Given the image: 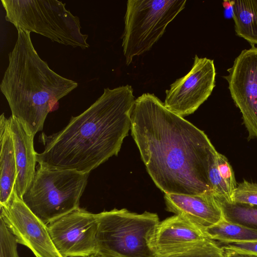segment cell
<instances>
[{"label":"cell","mask_w":257,"mask_h":257,"mask_svg":"<svg viewBox=\"0 0 257 257\" xmlns=\"http://www.w3.org/2000/svg\"><path fill=\"white\" fill-rule=\"evenodd\" d=\"M131 132L147 172L165 194H212L209 171L218 152L204 132L154 94L138 97Z\"/></svg>","instance_id":"6da1fadb"},{"label":"cell","mask_w":257,"mask_h":257,"mask_svg":"<svg viewBox=\"0 0 257 257\" xmlns=\"http://www.w3.org/2000/svg\"><path fill=\"white\" fill-rule=\"evenodd\" d=\"M130 85L104 88L102 94L61 131L40 137L44 146L37 153L42 166L89 173L117 156L131 129L135 101Z\"/></svg>","instance_id":"7a4b0ae2"},{"label":"cell","mask_w":257,"mask_h":257,"mask_svg":"<svg viewBox=\"0 0 257 257\" xmlns=\"http://www.w3.org/2000/svg\"><path fill=\"white\" fill-rule=\"evenodd\" d=\"M17 30L0 88L12 115L34 137L43 130L47 115L57 108L58 101L76 88L78 83L57 74L40 58L30 32Z\"/></svg>","instance_id":"3957f363"},{"label":"cell","mask_w":257,"mask_h":257,"mask_svg":"<svg viewBox=\"0 0 257 257\" xmlns=\"http://www.w3.org/2000/svg\"><path fill=\"white\" fill-rule=\"evenodd\" d=\"M6 20L17 28L34 32L73 48L89 47L79 18L57 0H2Z\"/></svg>","instance_id":"277c9868"},{"label":"cell","mask_w":257,"mask_h":257,"mask_svg":"<svg viewBox=\"0 0 257 257\" xmlns=\"http://www.w3.org/2000/svg\"><path fill=\"white\" fill-rule=\"evenodd\" d=\"M89 173L47 168L38 165L22 199L46 224L79 208Z\"/></svg>","instance_id":"5b68a950"},{"label":"cell","mask_w":257,"mask_h":257,"mask_svg":"<svg viewBox=\"0 0 257 257\" xmlns=\"http://www.w3.org/2000/svg\"><path fill=\"white\" fill-rule=\"evenodd\" d=\"M97 252L114 257H155L149 237L160 222L158 215L113 209L97 214Z\"/></svg>","instance_id":"8992f818"},{"label":"cell","mask_w":257,"mask_h":257,"mask_svg":"<svg viewBox=\"0 0 257 257\" xmlns=\"http://www.w3.org/2000/svg\"><path fill=\"white\" fill-rule=\"evenodd\" d=\"M186 3V0L127 1L122 36L127 65L135 56L150 50Z\"/></svg>","instance_id":"52a82bcc"},{"label":"cell","mask_w":257,"mask_h":257,"mask_svg":"<svg viewBox=\"0 0 257 257\" xmlns=\"http://www.w3.org/2000/svg\"><path fill=\"white\" fill-rule=\"evenodd\" d=\"M215 76L214 61L196 55L191 70L166 90L165 106L182 117L193 113L211 94Z\"/></svg>","instance_id":"ba28073f"},{"label":"cell","mask_w":257,"mask_h":257,"mask_svg":"<svg viewBox=\"0 0 257 257\" xmlns=\"http://www.w3.org/2000/svg\"><path fill=\"white\" fill-rule=\"evenodd\" d=\"M47 227L63 257H88L97 252V214L79 207L49 223Z\"/></svg>","instance_id":"9c48e42d"},{"label":"cell","mask_w":257,"mask_h":257,"mask_svg":"<svg viewBox=\"0 0 257 257\" xmlns=\"http://www.w3.org/2000/svg\"><path fill=\"white\" fill-rule=\"evenodd\" d=\"M251 46L241 51L224 76L241 113L249 139H257V47Z\"/></svg>","instance_id":"30bf717a"},{"label":"cell","mask_w":257,"mask_h":257,"mask_svg":"<svg viewBox=\"0 0 257 257\" xmlns=\"http://www.w3.org/2000/svg\"><path fill=\"white\" fill-rule=\"evenodd\" d=\"M0 208V218L18 243L27 246L36 257H63L55 246L47 225L32 213L14 189L7 204Z\"/></svg>","instance_id":"8fae6325"},{"label":"cell","mask_w":257,"mask_h":257,"mask_svg":"<svg viewBox=\"0 0 257 257\" xmlns=\"http://www.w3.org/2000/svg\"><path fill=\"white\" fill-rule=\"evenodd\" d=\"M204 229L181 215L160 221L150 234L148 243L155 256L172 252L205 240Z\"/></svg>","instance_id":"7c38bea8"},{"label":"cell","mask_w":257,"mask_h":257,"mask_svg":"<svg viewBox=\"0 0 257 257\" xmlns=\"http://www.w3.org/2000/svg\"><path fill=\"white\" fill-rule=\"evenodd\" d=\"M164 199L167 211L184 216L203 229L223 218L222 211L212 194H165Z\"/></svg>","instance_id":"4fadbf2b"},{"label":"cell","mask_w":257,"mask_h":257,"mask_svg":"<svg viewBox=\"0 0 257 257\" xmlns=\"http://www.w3.org/2000/svg\"><path fill=\"white\" fill-rule=\"evenodd\" d=\"M9 118V129L14 143L17 169L14 190L22 199L36 173V155L34 136L29 134L14 116Z\"/></svg>","instance_id":"5bb4252c"},{"label":"cell","mask_w":257,"mask_h":257,"mask_svg":"<svg viewBox=\"0 0 257 257\" xmlns=\"http://www.w3.org/2000/svg\"><path fill=\"white\" fill-rule=\"evenodd\" d=\"M0 206L10 200L16 183L17 169L13 141L9 118L4 113L0 116Z\"/></svg>","instance_id":"9a60e30c"},{"label":"cell","mask_w":257,"mask_h":257,"mask_svg":"<svg viewBox=\"0 0 257 257\" xmlns=\"http://www.w3.org/2000/svg\"><path fill=\"white\" fill-rule=\"evenodd\" d=\"M236 35L251 45H257V0L233 1Z\"/></svg>","instance_id":"2e32d148"},{"label":"cell","mask_w":257,"mask_h":257,"mask_svg":"<svg viewBox=\"0 0 257 257\" xmlns=\"http://www.w3.org/2000/svg\"><path fill=\"white\" fill-rule=\"evenodd\" d=\"M209 179L213 195L231 200L237 184L228 159L218 152L210 168Z\"/></svg>","instance_id":"e0dca14e"},{"label":"cell","mask_w":257,"mask_h":257,"mask_svg":"<svg viewBox=\"0 0 257 257\" xmlns=\"http://www.w3.org/2000/svg\"><path fill=\"white\" fill-rule=\"evenodd\" d=\"M220 207L223 219L257 231V206L236 203L213 195Z\"/></svg>","instance_id":"ac0fdd59"},{"label":"cell","mask_w":257,"mask_h":257,"mask_svg":"<svg viewBox=\"0 0 257 257\" xmlns=\"http://www.w3.org/2000/svg\"><path fill=\"white\" fill-rule=\"evenodd\" d=\"M207 237L217 241L241 242L257 240V231L226 221L223 218L204 229Z\"/></svg>","instance_id":"d6986e66"},{"label":"cell","mask_w":257,"mask_h":257,"mask_svg":"<svg viewBox=\"0 0 257 257\" xmlns=\"http://www.w3.org/2000/svg\"><path fill=\"white\" fill-rule=\"evenodd\" d=\"M155 257H226L224 250L209 238L179 249Z\"/></svg>","instance_id":"ffe728a7"},{"label":"cell","mask_w":257,"mask_h":257,"mask_svg":"<svg viewBox=\"0 0 257 257\" xmlns=\"http://www.w3.org/2000/svg\"><path fill=\"white\" fill-rule=\"evenodd\" d=\"M17 243L15 236L0 218V257H19Z\"/></svg>","instance_id":"44dd1931"},{"label":"cell","mask_w":257,"mask_h":257,"mask_svg":"<svg viewBox=\"0 0 257 257\" xmlns=\"http://www.w3.org/2000/svg\"><path fill=\"white\" fill-rule=\"evenodd\" d=\"M231 201L257 206V183L249 182L244 180L237 184Z\"/></svg>","instance_id":"7402d4cb"},{"label":"cell","mask_w":257,"mask_h":257,"mask_svg":"<svg viewBox=\"0 0 257 257\" xmlns=\"http://www.w3.org/2000/svg\"><path fill=\"white\" fill-rule=\"evenodd\" d=\"M215 241L223 249H229L257 255V240L241 242Z\"/></svg>","instance_id":"603a6c76"},{"label":"cell","mask_w":257,"mask_h":257,"mask_svg":"<svg viewBox=\"0 0 257 257\" xmlns=\"http://www.w3.org/2000/svg\"><path fill=\"white\" fill-rule=\"evenodd\" d=\"M233 1H224L223 3L224 16L226 19H231L233 17Z\"/></svg>","instance_id":"cb8c5ba5"},{"label":"cell","mask_w":257,"mask_h":257,"mask_svg":"<svg viewBox=\"0 0 257 257\" xmlns=\"http://www.w3.org/2000/svg\"><path fill=\"white\" fill-rule=\"evenodd\" d=\"M226 257H257L256 254L243 252L236 251L229 249H223Z\"/></svg>","instance_id":"d4e9b609"},{"label":"cell","mask_w":257,"mask_h":257,"mask_svg":"<svg viewBox=\"0 0 257 257\" xmlns=\"http://www.w3.org/2000/svg\"><path fill=\"white\" fill-rule=\"evenodd\" d=\"M88 257H114V256L104 255V254L98 253V252H96L93 254H92L91 255H89Z\"/></svg>","instance_id":"484cf974"}]
</instances>
